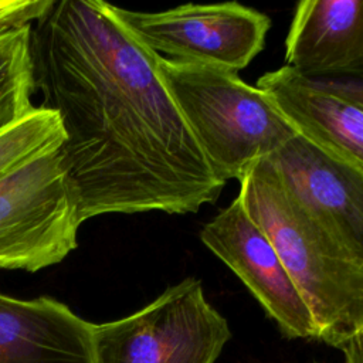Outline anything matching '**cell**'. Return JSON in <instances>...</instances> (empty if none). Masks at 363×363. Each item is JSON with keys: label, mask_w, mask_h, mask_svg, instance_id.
<instances>
[{"label": "cell", "mask_w": 363, "mask_h": 363, "mask_svg": "<svg viewBox=\"0 0 363 363\" xmlns=\"http://www.w3.org/2000/svg\"><path fill=\"white\" fill-rule=\"evenodd\" d=\"M34 92L58 115L62 163L81 221L193 214L225 182L210 167L159 69L102 0H52L31 24Z\"/></svg>", "instance_id": "obj_1"}, {"label": "cell", "mask_w": 363, "mask_h": 363, "mask_svg": "<svg viewBox=\"0 0 363 363\" xmlns=\"http://www.w3.org/2000/svg\"><path fill=\"white\" fill-rule=\"evenodd\" d=\"M237 197L277 248L311 312L315 340L339 350L363 326V262L313 220L267 159L240 180Z\"/></svg>", "instance_id": "obj_2"}, {"label": "cell", "mask_w": 363, "mask_h": 363, "mask_svg": "<svg viewBox=\"0 0 363 363\" xmlns=\"http://www.w3.org/2000/svg\"><path fill=\"white\" fill-rule=\"evenodd\" d=\"M162 78L213 172L241 180L298 132L259 88L238 72L160 57Z\"/></svg>", "instance_id": "obj_3"}, {"label": "cell", "mask_w": 363, "mask_h": 363, "mask_svg": "<svg viewBox=\"0 0 363 363\" xmlns=\"http://www.w3.org/2000/svg\"><path fill=\"white\" fill-rule=\"evenodd\" d=\"M92 335L94 363H216L233 332L187 277L139 311L94 323Z\"/></svg>", "instance_id": "obj_4"}, {"label": "cell", "mask_w": 363, "mask_h": 363, "mask_svg": "<svg viewBox=\"0 0 363 363\" xmlns=\"http://www.w3.org/2000/svg\"><path fill=\"white\" fill-rule=\"evenodd\" d=\"M81 224L60 149L0 179V268L37 272L61 262Z\"/></svg>", "instance_id": "obj_5"}, {"label": "cell", "mask_w": 363, "mask_h": 363, "mask_svg": "<svg viewBox=\"0 0 363 363\" xmlns=\"http://www.w3.org/2000/svg\"><path fill=\"white\" fill-rule=\"evenodd\" d=\"M122 24L157 55L238 72L264 50L271 18L259 10L225 1L183 4L163 11L113 6Z\"/></svg>", "instance_id": "obj_6"}, {"label": "cell", "mask_w": 363, "mask_h": 363, "mask_svg": "<svg viewBox=\"0 0 363 363\" xmlns=\"http://www.w3.org/2000/svg\"><path fill=\"white\" fill-rule=\"evenodd\" d=\"M200 240L241 279L284 337L315 340L305 301L272 241L238 197L203 225Z\"/></svg>", "instance_id": "obj_7"}, {"label": "cell", "mask_w": 363, "mask_h": 363, "mask_svg": "<svg viewBox=\"0 0 363 363\" xmlns=\"http://www.w3.org/2000/svg\"><path fill=\"white\" fill-rule=\"evenodd\" d=\"M267 160L313 220L363 262V169L301 135Z\"/></svg>", "instance_id": "obj_8"}, {"label": "cell", "mask_w": 363, "mask_h": 363, "mask_svg": "<svg viewBox=\"0 0 363 363\" xmlns=\"http://www.w3.org/2000/svg\"><path fill=\"white\" fill-rule=\"evenodd\" d=\"M298 135L363 169V108L322 79L284 65L257 81Z\"/></svg>", "instance_id": "obj_9"}, {"label": "cell", "mask_w": 363, "mask_h": 363, "mask_svg": "<svg viewBox=\"0 0 363 363\" xmlns=\"http://www.w3.org/2000/svg\"><path fill=\"white\" fill-rule=\"evenodd\" d=\"M92 330L54 298L0 294V363H94Z\"/></svg>", "instance_id": "obj_10"}, {"label": "cell", "mask_w": 363, "mask_h": 363, "mask_svg": "<svg viewBox=\"0 0 363 363\" xmlns=\"http://www.w3.org/2000/svg\"><path fill=\"white\" fill-rule=\"evenodd\" d=\"M285 65L312 78L363 72V0H303L285 38Z\"/></svg>", "instance_id": "obj_11"}, {"label": "cell", "mask_w": 363, "mask_h": 363, "mask_svg": "<svg viewBox=\"0 0 363 363\" xmlns=\"http://www.w3.org/2000/svg\"><path fill=\"white\" fill-rule=\"evenodd\" d=\"M30 37L31 24L0 27V132L35 108Z\"/></svg>", "instance_id": "obj_12"}, {"label": "cell", "mask_w": 363, "mask_h": 363, "mask_svg": "<svg viewBox=\"0 0 363 363\" xmlns=\"http://www.w3.org/2000/svg\"><path fill=\"white\" fill-rule=\"evenodd\" d=\"M64 130L52 111L38 105L23 119L0 132V179L37 159L60 149Z\"/></svg>", "instance_id": "obj_13"}, {"label": "cell", "mask_w": 363, "mask_h": 363, "mask_svg": "<svg viewBox=\"0 0 363 363\" xmlns=\"http://www.w3.org/2000/svg\"><path fill=\"white\" fill-rule=\"evenodd\" d=\"M52 0H0V27L33 24Z\"/></svg>", "instance_id": "obj_14"}, {"label": "cell", "mask_w": 363, "mask_h": 363, "mask_svg": "<svg viewBox=\"0 0 363 363\" xmlns=\"http://www.w3.org/2000/svg\"><path fill=\"white\" fill-rule=\"evenodd\" d=\"M319 79H322L333 91L354 101L363 108V72L356 75L329 77V78H319Z\"/></svg>", "instance_id": "obj_15"}, {"label": "cell", "mask_w": 363, "mask_h": 363, "mask_svg": "<svg viewBox=\"0 0 363 363\" xmlns=\"http://www.w3.org/2000/svg\"><path fill=\"white\" fill-rule=\"evenodd\" d=\"M339 350L343 354L345 363H363V326L347 339Z\"/></svg>", "instance_id": "obj_16"}, {"label": "cell", "mask_w": 363, "mask_h": 363, "mask_svg": "<svg viewBox=\"0 0 363 363\" xmlns=\"http://www.w3.org/2000/svg\"><path fill=\"white\" fill-rule=\"evenodd\" d=\"M316 363H322V362H316Z\"/></svg>", "instance_id": "obj_17"}]
</instances>
